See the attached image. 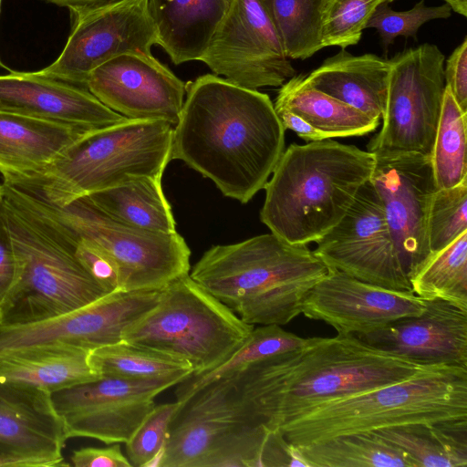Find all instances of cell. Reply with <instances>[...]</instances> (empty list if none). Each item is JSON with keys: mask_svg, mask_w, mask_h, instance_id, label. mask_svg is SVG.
I'll use <instances>...</instances> for the list:
<instances>
[{"mask_svg": "<svg viewBox=\"0 0 467 467\" xmlns=\"http://www.w3.org/2000/svg\"><path fill=\"white\" fill-rule=\"evenodd\" d=\"M285 131L268 95L206 74L186 84L171 160L246 203L269 180L284 151Z\"/></svg>", "mask_w": 467, "mask_h": 467, "instance_id": "obj_1", "label": "cell"}, {"mask_svg": "<svg viewBox=\"0 0 467 467\" xmlns=\"http://www.w3.org/2000/svg\"><path fill=\"white\" fill-rule=\"evenodd\" d=\"M278 431L266 426L252 365L180 402L155 467L276 466Z\"/></svg>", "mask_w": 467, "mask_h": 467, "instance_id": "obj_2", "label": "cell"}, {"mask_svg": "<svg viewBox=\"0 0 467 467\" xmlns=\"http://www.w3.org/2000/svg\"><path fill=\"white\" fill-rule=\"evenodd\" d=\"M433 366L382 351L354 335L308 337L301 347L254 363L271 431L324 402L406 379Z\"/></svg>", "mask_w": 467, "mask_h": 467, "instance_id": "obj_3", "label": "cell"}, {"mask_svg": "<svg viewBox=\"0 0 467 467\" xmlns=\"http://www.w3.org/2000/svg\"><path fill=\"white\" fill-rule=\"evenodd\" d=\"M328 271L307 244L270 233L212 246L189 275L244 322L284 326Z\"/></svg>", "mask_w": 467, "mask_h": 467, "instance_id": "obj_4", "label": "cell"}, {"mask_svg": "<svg viewBox=\"0 0 467 467\" xmlns=\"http://www.w3.org/2000/svg\"><path fill=\"white\" fill-rule=\"evenodd\" d=\"M4 185L0 215L10 235L16 273L0 305V323L40 321L111 293L80 260L64 227Z\"/></svg>", "mask_w": 467, "mask_h": 467, "instance_id": "obj_5", "label": "cell"}, {"mask_svg": "<svg viewBox=\"0 0 467 467\" xmlns=\"http://www.w3.org/2000/svg\"><path fill=\"white\" fill-rule=\"evenodd\" d=\"M374 165V153L331 139L293 143L265 185L261 222L291 244L316 243L344 217Z\"/></svg>", "mask_w": 467, "mask_h": 467, "instance_id": "obj_6", "label": "cell"}, {"mask_svg": "<svg viewBox=\"0 0 467 467\" xmlns=\"http://www.w3.org/2000/svg\"><path fill=\"white\" fill-rule=\"evenodd\" d=\"M467 419V368L435 365L400 381L324 402L279 428L294 447L385 428Z\"/></svg>", "mask_w": 467, "mask_h": 467, "instance_id": "obj_7", "label": "cell"}, {"mask_svg": "<svg viewBox=\"0 0 467 467\" xmlns=\"http://www.w3.org/2000/svg\"><path fill=\"white\" fill-rule=\"evenodd\" d=\"M172 134L168 122L127 119L88 131L41 172L4 182L65 205L139 178H161L171 161Z\"/></svg>", "mask_w": 467, "mask_h": 467, "instance_id": "obj_8", "label": "cell"}, {"mask_svg": "<svg viewBox=\"0 0 467 467\" xmlns=\"http://www.w3.org/2000/svg\"><path fill=\"white\" fill-rule=\"evenodd\" d=\"M4 183L106 260L116 273L117 291H159L189 275L191 251L177 232L154 233L123 223L88 196L57 205L26 187Z\"/></svg>", "mask_w": 467, "mask_h": 467, "instance_id": "obj_9", "label": "cell"}, {"mask_svg": "<svg viewBox=\"0 0 467 467\" xmlns=\"http://www.w3.org/2000/svg\"><path fill=\"white\" fill-rule=\"evenodd\" d=\"M254 327L186 275L161 290L122 341L181 358L201 374L226 360Z\"/></svg>", "mask_w": 467, "mask_h": 467, "instance_id": "obj_10", "label": "cell"}, {"mask_svg": "<svg viewBox=\"0 0 467 467\" xmlns=\"http://www.w3.org/2000/svg\"><path fill=\"white\" fill-rule=\"evenodd\" d=\"M389 60L382 127L367 150L431 156L445 88V57L436 45L424 43Z\"/></svg>", "mask_w": 467, "mask_h": 467, "instance_id": "obj_11", "label": "cell"}, {"mask_svg": "<svg viewBox=\"0 0 467 467\" xmlns=\"http://www.w3.org/2000/svg\"><path fill=\"white\" fill-rule=\"evenodd\" d=\"M200 60L249 89L281 87L296 73L262 0H233Z\"/></svg>", "mask_w": 467, "mask_h": 467, "instance_id": "obj_12", "label": "cell"}, {"mask_svg": "<svg viewBox=\"0 0 467 467\" xmlns=\"http://www.w3.org/2000/svg\"><path fill=\"white\" fill-rule=\"evenodd\" d=\"M178 378L131 380L101 377L51 394L67 439L86 437L106 444L127 442Z\"/></svg>", "mask_w": 467, "mask_h": 467, "instance_id": "obj_13", "label": "cell"}, {"mask_svg": "<svg viewBox=\"0 0 467 467\" xmlns=\"http://www.w3.org/2000/svg\"><path fill=\"white\" fill-rule=\"evenodd\" d=\"M369 180L381 200L401 271L410 282L431 254L427 220L438 189L431 156L417 152L375 154Z\"/></svg>", "mask_w": 467, "mask_h": 467, "instance_id": "obj_14", "label": "cell"}, {"mask_svg": "<svg viewBox=\"0 0 467 467\" xmlns=\"http://www.w3.org/2000/svg\"><path fill=\"white\" fill-rule=\"evenodd\" d=\"M314 253L329 268L386 288L410 291L400 266L383 205L370 180L344 217L318 239Z\"/></svg>", "mask_w": 467, "mask_h": 467, "instance_id": "obj_15", "label": "cell"}, {"mask_svg": "<svg viewBox=\"0 0 467 467\" xmlns=\"http://www.w3.org/2000/svg\"><path fill=\"white\" fill-rule=\"evenodd\" d=\"M158 42L149 0H124L71 23L61 54L38 72L86 88L89 75L101 64L125 53L151 54Z\"/></svg>", "mask_w": 467, "mask_h": 467, "instance_id": "obj_16", "label": "cell"}, {"mask_svg": "<svg viewBox=\"0 0 467 467\" xmlns=\"http://www.w3.org/2000/svg\"><path fill=\"white\" fill-rule=\"evenodd\" d=\"M159 291H113L78 309L36 322L0 323V353L43 343L89 351L122 341L123 333L158 302Z\"/></svg>", "mask_w": 467, "mask_h": 467, "instance_id": "obj_17", "label": "cell"}, {"mask_svg": "<svg viewBox=\"0 0 467 467\" xmlns=\"http://www.w3.org/2000/svg\"><path fill=\"white\" fill-rule=\"evenodd\" d=\"M86 88L102 104L130 119L175 125L186 84L152 54L125 53L96 67Z\"/></svg>", "mask_w": 467, "mask_h": 467, "instance_id": "obj_18", "label": "cell"}, {"mask_svg": "<svg viewBox=\"0 0 467 467\" xmlns=\"http://www.w3.org/2000/svg\"><path fill=\"white\" fill-rule=\"evenodd\" d=\"M426 302L413 292L369 284L329 268L306 295L301 313L327 323L337 335H363L399 318L420 315Z\"/></svg>", "mask_w": 467, "mask_h": 467, "instance_id": "obj_19", "label": "cell"}, {"mask_svg": "<svg viewBox=\"0 0 467 467\" xmlns=\"http://www.w3.org/2000/svg\"><path fill=\"white\" fill-rule=\"evenodd\" d=\"M64 422L44 389L0 382V467L67 465Z\"/></svg>", "mask_w": 467, "mask_h": 467, "instance_id": "obj_20", "label": "cell"}, {"mask_svg": "<svg viewBox=\"0 0 467 467\" xmlns=\"http://www.w3.org/2000/svg\"><path fill=\"white\" fill-rule=\"evenodd\" d=\"M354 336L378 349L421 364L467 368V311L444 300H427L425 310L418 316Z\"/></svg>", "mask_w": 467, "mask_h": 467, "instance_id": "obj_21", "label": "cell"}, {"mask_svg": "<svg viewBox=\"0 0 467 467\" xmlns=\"http://www.w3.org/2000/svg\"><path fill=\"white\" fill-rule=\"evenodd\" d=\"M0 110L90 129L127 119L102 104L87 88L38 71L0 75Z\"/></svg>", "mask_w": 467, "mask_h": 467, "instance_id": "obj_22", "label": "cell"}, {"mask_svg": "<svg viewBox=\"0 0 467 467\" xmlns=\"http://www.w3.org/2000/svg\"><path fill=\"white\" fill-rule=\"evenodd\" d=\"M92 130L0 110V173L4 182L41 172Z\"/></svg>", "mask_w": 467, "mask_h": 467, "instance_id": "obj_23", "label": "cell"}, {"mask_svg": "<svg viewBox=\"0 0 467 467\" xmlns=\"http://www.w3.org/2000/svg\"><path fill=\"white\" fill-rule=\"evenodd\" d=\"M89 350L65 343H43L0 353V382L54 393L101 378Z\"/></svg>", "mask_w": 467, "mask_h": 467, "instance_id": "obj_24", "label": "cell"}, {"mask_svg": "<svg viewBox=\"0 0 467 467\" xmlns=\"http://www.w3.org/2000/svg\"><path fill=\"white\" fill-rule=\"evenodd\" d=\"M389 73V59L371 53L354 56L341 48L306 76V79L317 89L379 121Z\"/></svg>", "mask_w": 467, "mask_h": 467, "instance_id": "obj_25", "label": "cell"}, {"mask_svg": "<svg viewBox=\"0 0 467 467\" xmlns=\"http://www.w3.org/2000/svg\"><path fill=\"white\" fill-rule=\"evenodd\" d=\"M233 0H149L160 45L175 65L200 60Z\"/></svg>", "mask_w": 467, "mask_h": 467, "instance_id": "obj_26", "label": "cell"}, {"mask_svg": "<svg viewBox=\"0 0 467 467\" xmlns=\"http://www.w3.org/2000/svg\"><path fill=\"white\" fill-rule=\"evenodd\" d=\"M274 108L297 115L326 139L362 136L379 124V120L312 87L305 75H295L281 86Z\"/></svg>", "mask_w": 467, "mask_h": 467, "instance_id": "obj_27", "label": "cell"}, {"mask_svg": "<svg viewBox=\"0 0 467 467\" xmlns=\"http://www.w3.org/2000/svg\"><path fill=\"white\" fill-rule=\"evenodd\" d=\"M374 432L402 450L415 467L467 466V419L400 425Z\"/></svg>", "mask_w": 467, "mask_h": 467, "instance_id": "obj_28", "label": "cell"}, {"mask_svg": "<svg viewBox=\"0 0 467 467\" xmlns=\"http://www.w3.org/2000/svg\"><path fill=\"white\" fill-rule=\"evenodd\" d=\"M88 196L112 218L154 233H176V223L161 178L143 177Z\"/></svg>", "mask_w": 467, "mask_h": 467, "instance_id": "obj_29", "label": "cell"}, {"mask_svg": "<svg viewBox=\"0 0 467 467\" xmlns=\"http://www.w3.org/2000/svg\"><path fill=\"white\" fill-rule=\"evenodd\" d=\"M306 467H415L402 450L374 431L296 447Z\"/></svg>", "mask_w": 467, "mask_h": 467, "instance_id": "obj_30", "label": "cell"}, {"mask_svg": "<svg viewBox=\"0 0 467 467\" xmlns=\"http://www.w3.org/2000/svg\"><path fill=\"white\" fill-rule=\"evenodd\" d=\"M88 361L100 377L131 380H183L193 373L191 365L181 358L124 341L91 350Z\"/></svg>", "mask_w": 467, "mask_h": 467, "instance_id": "obj_31", "label": "cell"}, {"mask_svg": "<svg viewBox=\"0 0 467 467\" xmlns=\"http://www.w3.org/2000/svg\"><path fill=\"white\" fill-rule=\"evenodd\" d=\"M412 292L424 300L441 299L467 311V231L431 254L410 279Z\"/></svg>", "mask_w": 467, "mask_h": 467, "instance_id": "obj_32", "label": "cell"}, {"mask_svg": "<svg viewBox=\"0 0 467 467\" xmlns=\"http://www.w3.org/2000/svg\"><path fill=\"white\" fill-rule=\"evenodd\" d=\"M307 339L308 337H301L278 325L254 327L246 340L218 367L201 374H191L178 383L174 391L176 400L182 402L202 385L251 364L293 350L303 346Z\"/></svg>", "mask_w": 467, "mask_h": 467, "instance_id": "obj_33", "label": "cell"}, {"mask_svg": "<svg viewBox=\"0 0 467 467\" xmlns=\"http://www.w3.org/2000/svg\"><path fill=\"white\" fill-rule=\"evenodd\" d=\"M466 116L445 85L431 153L438 189L453 187L467 179Z\"/></svg>", "mask_w": 467, "mask_h": 467, "instance_id": "obj_34", "label": "cell"}, {"mask_svg": "<svg viewBox=\"0 0 467 467\" xmlns=\"http://www.w3.org/2000/svg\"><path fill=\"white\" fill-rule=\"evenodd\" d=\"M287 58L306 59L322 49L323 0H262Z\"/></svg>", "mask_w": 467, "mask_h": 467, "instance_id": "obj_35", "label": "cell"}, {"mask_svg": "<svg viewBox=\"0 0 467 467\" xmlns=\"http://www.w3.org/2000/svg\"><path fill=\"white\" fill-rule=\"evenodd\" d=\"M394 0H323L321 8L322 47L345 49L357 45L369 18L384 3Z\"/></svg>", "mask_w": 467, "mask_h": 467, "instance_id": "obj_36", "label": "cell"}, {"mask_svg": "<svg viewBox=\"0 0 467 467\" xmlns=\"http://www.w3.org/2000/svg\"><path fill=\"white\" fill-rule=\"evenodd\" d=\"M467 179L437 189L431 201L427 234L431 254L436 253L467 231Z\"/></svg>", "mask_w": 467, "mask_h": 467, "instance_id": "obj_37", "label": "cell"}, {"mask_svg": "<svg viewBox=\"0 0 467 467\" xmlns=\"http://www.w3.org/2000/svg\"><path fill=\"white\" fill-rule=\"evenodd\" d=\"M451 11L446 3L429 6L424 0L406 11H394L384 3L375 10L366 28H375L387 49L398 36L416 37L423 24L433 19L448 18L451 16Z\"/></svg>", "mask_w": 467, "mask_h": 467, "instance_id": "obj_38", "label": "cell"}, {"mask_svg": "<svg viewBox=\"0 0 467 467\" xmlns=\"http://www.w3.org/2000/svg\"><path fill=\"white\" fill-rule=\"evenodd\" d=\"M180 402L155 405L130 439L125 442L126 454L132 467L154 466L168 434L170 423Z\"/></svg>", "mask_w": 467, "mask_h": 467, "instance_id": "obj_39", "label": "cell"}, {"mask_svg": "<svg viewBox=\"0 0 467 467\" xmlns=\"http://www.w3.org/2000/svg\"><path fill=\"white\" fill-rule=\"evenodd\" d=\"M445 85L462 111L467 112V37L444 62Z\"/></svg>", "mask_w": 467, "mask_h": 467, "instance_id": "obj_40", "label": "cell"}, {"mask_svg": "<svg viewBox=\"0 0 467 467\" xmlns=\"http://www.w3.org/2000/svg\"><path fill=\"white\" fill-rule=\"evenodd\" d=\"M70 460L76 467H132L119 443L103 448L85 447L75 450Z\"/></svg>", "mask_w": 467, "mask_h": 467, "instance_id": "obj_41", "label": "cell"}, {"mask_svg": "<svg viewBox=\"0 0 467 467\" xmlns=\"http://www.w3.org/2000/svg\"><path fill=\"white\" fill-rule=\"evenodd\" d=\"M16 273L15 252L9 233L0 215V305L13 284Z\"/></svg>", "mask_w": 467, "mask_h": 467, "instance_id": "obj_42", "label": "cell"}, {"mask_svg": "<svg viewBox=\"0 0 467 467\" xmlns=\"http://www.w3.org/2000/svg\"><path fill=\"white\" fill-rule=\"evenodd\" d=\"M57 5L67 7L69 10L71 23L78 21L83 16L102 9L104 7L118 4L124 0H44Z\"/></svg>", "mask_w": 467, "mask_h": 467, "instance_id": "obj_43", "label": "cell"}, {"mask_svg": "<svg viewBox=\"0 0 467 467\" xmlns=\"http://www.w3.org/2000/svg\"><path fill=\"white\" fill-rule=\"evenodd\" d=\"M285 130H293L298 137L306 141L326 140L323 134L304 121L297 115L285 109H275Z\"/></svg>", "mask_w": 467, "mask_h": 467, "instance_id": "obj_44", "label": "cell"}, {"mask_svg": "<svg viewBox=\"0 0 467 467\" xmlns=\"http://www.w3.org/2000/svg\"><path fill=\"white\" fill-rule=\"evenodd\" d=\"M457 14L467 16V0H443Z\"/></svg>", "mask_w": 467, "mask_h": 467, "instance_id": "obj_45", "label": "cell"}, {"mask_svg": "<svg viewBox=\"0 0 467 467\" xmlns=\"http://www.w3.org/2000/svg\"><path fill=\"white\" fill-rule=\"evenodd\" d=\"M5 196V185L4 183H0V204L4 199Z\"/></svg>", "mask_w": 467, "mask_h": 467, "instance_id": "obj_46", "label": "cell"}, {"mask_svg": "<svg viewBox=\"0 0 467 467\" xmlns=\"http://www.w3.org/2000/svg\"><path fill=\"white\" fill-rule=\"evenodd\" d=\"M1 3H2V0H0V12H1ZM0 67L6 69L8 72L12 70L5 65V63L1 60V57H0Z\"/></svg>", "mask_w": 467, "mask_h": 467, "instance_id": "obj_47", "label": "cell"}]
</instances>
